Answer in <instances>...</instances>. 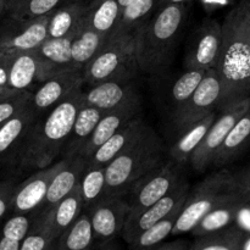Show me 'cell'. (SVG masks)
I'll list each match as a JSON object with an SVG mask.
<instances>
[{
    "mask_svg": "<svg viewBox=\"0 0 250 250\" xmlns=\"http://www.w3.org/2000/svg\"><path fill=\"white\" fill-rule=\"evenodd\" d=\"M39 116L29 104L9 121L0 125V164L15 163L22 143Z\"/></svg>",
    "mask_w": 250,
    "mask_h": 250,
    "instance_id": "ac0fdd59",
    "label": "cell"
},
{
    "mask_svg": "<svg viewBox=\"0 0 250 250\" xmlns=\"http://www.w3.org/2000/svg\"><path fill=\"white\" fill-rule=\"evenodd\" d=\"M217 114L212 112V114L208 115L203 120L198 121L193 126L188 127L187 129L180 134L177 141L171 146L170 148V158L171 160L175 161L178 165H185V164L189 163V159L192 154L194 153L195 149L199 146L204 139L205 134H207L208 129L212 125V122L216 119Z\"/></svg>",
    "mask_w": 250,
    "mask_h": 250,
    "instance_id": "f1b7e54d",
    "label": "cell"
},
{
    "mask_svg": "<svg viewBox=\"0 0 250 250\" xmlns=\"http://www.w3.org/2000/svg\"><path fill=\"white\" fill-rule=\"evenodd\" d=\"M45 81L43 61L36 51L14 55L9 67V88L17 92L32 90Z\"/></svg>",
    "mask_w": 250,
    "mask_h": 250,
    "instance_id": "ffe728a7",
    "label": "cell"
},
{
    "mask_svg": "<svg viewBox=\"0 0 250 250\" xmlns=\"http://www.w3.org/2000/svg\"><path fill=\"white\" fill-rule=\"evenodd\" d=\"M97 250H121V246H120L116 239H112V241L100 246Z\"/></svg>",
    "mask_w": 250,
    "mask_h": 250,
    "instance_id": "f6af8a7d",
    "label": "cell"
},
{
    "mask_svg": "<svg viewBox=\"0 0 250 250\" xmlns=\"http://www.w3.org/2000/svg\"><path fill=\"white\" fill-rule=\"evenodd\" d=\"M83 88L84 84L77 87L63 102L37 119L17 153L16 165L41 170L60 160L61 151L83 104Z\"/></svg>",
    "mask_w": 250,
    "mask_h": 250,
    "instance_id": "6da1fadb",
    "label": "cell"
},
{
    "mask_svg": "<svg viewBox=\"0 0 250 250\" xmlns=\"http://www.w3.org/2000/svg\"><path fill=\"white\" fill-rule=\"evenodd\" d=\"M234 225L239 227L244 233H250V204L244 203L242 205L238 211V215H237L236 224Z\"/></svg>",
    "mask_w": 250,
    "mask_h": 250,
    "instance_id": "b9f144b4",
    "label": "cell"
},
{
    "mask_svg": "<svg viewBox=\"0 0 250 250\" xmlns=\"http://www.w3.org/2000/svg\"><path fill=\"white\" fill-rule=\"evenodd\" d=\"M246 22L250 33V0H246Z\"/></svg>",
    "mask_w": 250,
    "mask_h": 250,
    "instance_id": "7dc6e473",
    "label": "cell"
},
{
    "mask_svg": "<svg viewBox=\"0 0 250 250\" xmlns=\"http://www.w3.org/2000/svg\"><path fill=\"white\" fill-rule=\"evenodd\" d=\"M243 204L244 200L238 194H236L231 199L226 200L208 212L193 229L192 234L194 237H202L229 229V226L236 224L237 215Z\"/></svg>",
    "mask_w": 250,
    "mask_h": 250,
    "instance_id": "83f0119b",
    "label": "cell"
},
{
    "mask_svg": "<svg viewBox=\"0 0 250 250\" xmlns=\"http://www.w3.org/2000/svg\"><path fill=\"white\" fill-rule=\"evenodd\" d=\"M48 212L51 236L54 239H58L82 215L83 200L80 185L62 198L53 209H49Z\"/></svg>",
    "mask_w": 250,
    "mask_h": 250,
    "instance_id": "484cf974",
    "label": "cell"
},
{
    "mask_svg": "<svg viewBox=\"0 0 250 250\" xmlns=\"http://www.w3.org/2000/svg\"><path fill=\"white\" fill-rule=\"evenodd\" d=\"M1 1H4L5 4H6V10H7L15 1H16V0H1Z\"/></svg>",
    "mask_w": 250,
    "mask_h": 250,
    "instance_id": "f5cc1de1",
    "label": "cell"
},
{
    "mask_svg": "<svg viewBox=\"0 0 250 250\" xmlns=\"http://www.w3.org/2000/svg\"><path fill=\"white\" fill-rule=\"evenodd\" d=\"M217 73L224 85L221 109L250 95V33L246 0L227 14L222 23V45Z\"/></svg>",
    "mask_w": 250,
    "mask_h": 250,
    "instance_id": "7a4b0ae2",
    "label": "cell"
},
{
    "mask_svg": "<svg viewBox=\"0 0 250 250\" xmlns=\"http://www.w3.org/2000/svg\"><path fill=\"white\" fill-rule=\"evenodd\" d=\"M236 192L246 204H250V166L232 172Z\"/></svg>",
    "mask_w": 250,
    "mask_h": 250,
    "instance_id": "ab89813d",
    "label": "cell"
},
{
    "mask_svg": "<svg viewBox=\"0 0 250 250\" xmlns=\"http://www.w3.org/2000/svg\"><path fill=\"white\" fill-rule=\"evenodd\" d=\"M72 39L73 38H46L36 54L44 63L46 80L62 71L73 68L72 66Z\"/></svg>",
    "mask_w": 250,
    "mask_h": 250,
    "instance_id": "d4e9b609",
    "label": "cell"
},
{
    "mask_svg": "<svg viewBox=\"0 0 250 250\" xmlns=\"http://www.w3.org/2000/svg\"><path fill=\"white\" fill-rule=\"evenodd\" d=\"M66 2L68 0H16L7 9V12L14 21H33L48 16Z\"/></svg>",
    "mask_w": 250,
    "mask_h": 250,
    "instance_id": "d590c367",
    "label": "cell"
},
{
    "mask_svg": "<svg viewBox=\"0 0 250 250\" xmlns=\"http://www.w3.org/2000/svg\"><path fill=\"white\" fill-rule=\"evenodd\" d=\"M222 97L224 85L217 70H208L189 99L171 117L173 127L181 134L188 127L215 112L216 107L221 109Z\"/></svg>",
    "mask_w": 250,
    "mask_h": 250,
    "instance_id": "ba28073f",
    "label": "cell"
},
{
    "mask_svg": "<svg viewBox=\"0 0 250 250\" xmlns=\"http://www.w3.org/2000/svg\"><path fill=\"white\" fill-rule=\"evenodd\" d=\"M188 1L189 0H160V2H159V9L170 4H187Z\"/></svg>",
    "mask_w": 250,
    "mask_h": 250,
    "instance_id": "bcb514c9",
    "label": "cell"
},
{
    "mask_svg": "<svg viewBox=\"0 0 250 250\" xmlns=\"http://www.w3.org/2000/svg\"><path fill=\"white\" fill-rule=\"evenodd\" d=\"M141 250H151V248H148V249H141Z\"/></svg>",
    "mask_w": 250,
    "mask_h": 250,
    "instance_id": "11a10c76",
    "label": "cell"
},
{
    "mask_svg": "<svg viewBox=\"0 0 250 250\" xmlns=\"http://www.w3.org/2000/svg\"><path fill=\"white\" fill-rule=\"evenodd\" d=\"M183 207H185V205H183ZM181 210H182V208L176 209L175 211L171 212V214L168 215V216H166L165 219H163L161 221H159L158 224H155L154 226H151L150 229H146L143 233L139 234L136 238V241L132 244H129L131 250L153 248V247H156L160 243H163L168 236L172 234L173 227H175Z\"/></svg>",
    "mask_w": 250,
    "mask_h": 250,
    "instance_id": "8d00e7d4",
    "label": "cell"
},
{
    "mask_svg": "<svg viewBox=\"0 0 250 250\" xmlns=\"http://www.w3.org/2000/svg\"><path fill=\"white\" fill-rule=\"evenodd\" d=\"M250 146V107L236 122L217 150L212 166L224 167L233 163Z\"/></svg>",
    "mask_w": 250,
    "mask_h": 250,
    "instance_id": "cb8c5ba5",
    "label": "cell"
},
{
    "mask_svg": "<svg viewBox=\"0 0 250 250\" xmlns=\"http://www.w3.org/2000/svg\"><path fill=\"white\" fill-rule=\"evenodd\" d=\"M189 192V183L183 178L165 197L139 211L138 214L129 216L122 229V239L128 246L133 243L137 237L143 233L146 229H150L151 226L165 219L176 209L183 208Z\"/></svg>",
    "mask_w": 250,
    "mask_h": 250,
    "instance_id": "8fae6325",
    "label": "cell"
},
{
    "mask_svg": "<svg viewBox=\"0 0 250 250\" xmlns=\"http://www.w3.org/2000/svg\"><path fill=\"white\" fill-rule=\"evenodd\" d=\"M56 241H58V239H56ZM56 241L51 242V243L49 244L48 248H46L45 250H55V248H56Z\"/></svg>",
    "mask_w": 250,
    "mask_h": 250,
    "instance_id": "db71d44e",
    "label": "cell"
},
{
    "mask_svg": "<svg viewBox=\"0 0 250 250\" xmlns=\"http://www.w3.org/2000/svg\"><path fill=\"white\" fill-rule=\"evenodd\" d=\"M187 15V4L166 5L137 32L136 56L141 72L159 75L172 62Z\"/></svg>",
    "mask_w": 250,
    "mask_h": 250,
    "instance_id": "3957f363",
    "label": "cell"
},
{
    "mask_svg": "<svg viewBox=\"0 0 250 250\" xmlns=\"http://www.w3.org/2000/svg\"><path fill=\"white\" fill-rule=\"evenodd\" d=\"M109 38L92 31L87 26L73 37L72 39V66L77 70H83L95 56L99 54Z\"/></svg>",
    "mask_w": 250,
    "mask_h": 250,
    "instance_id": "4dcf8cb0",
    "label": "cell"
},
{
    "mask_svg": "<svg viewBox=\"0 0 250 250\" xmlns=\"http://www.w3.org/2000/svg\"><path fill=\"white\" fill-rule=\"evenodd\" d=\"M87 214L89 215L95 243L99 248L121 236L131 214V208L124 197L110 198L93 207Z\"/></svg>",
    "mask_w": 250,
    "mask_h": 250,
    "instance_id": "4fadbf2b",
    "label": "cell"
},
{
    "mask_svg": "<svg viewBox=\"0 0 250 250\" xmlns=\"http://www.w3.org/2000/svg\"><path fill=\"white\" fill-rule=\"evenodd\" d=\"M32 90L17 92L5 99L0 100V125L5 124L10 119L31 104Z\"/></svg>",
    "mask_w": 250,
    "mask_h": 250,
    "instance_id": "f35d334b",
    "label": "cell"
},
{
    "mask_svg": "<svg viewBox=\"0 0 250 250\" xmlns=\"http://www.w3.org/2000/svg\"><path fill=\"white\" fill-rule=\"evenodd\" d=\"M132 0H117V2H119V5L121 6V9H124V7H126L127 5L131 2Z\"/></svg>",
    "mask_w": 250,
    "mask_h": 250,
    "instance_id": "f907efd6",
    "label": "cell"
},
{
    "mask_svg": "<svg viewBox=\"0 0 250 250\" xmlns=\"http://www.w3.org/2000/svg\"><path fill=\"white\" fill-rule=\"evenodd\" d=\"M70 159H60L48 167L41 168L16 186L12 197V214H29L38 211L45 200L54 177L67 165Z\"/></svg>",
    "mask_w": 250,
    "mask_h": 250,
    "instance_id": "7c38bea8",
    "label": "cell"
},
{
    "mask_svg": "<svg viewBox=\"0 0 250 250\" xmlns=\"http://www.w3.org/2000/svg\"><path fill=\"white\" fill-rule=\"evenodd\" d=\"M89 215L82 212L77 221L56 241L55 250H97Z\"/></svg>",
    "mask_w": 250,
    "mask_h": 250,
    "instance_id": "1f68e13d",
    "label": "cell"
},
{
    "mask_svg": "<svg viewBox=\"0 0 250 250\" xmlns=\"http://www.w3.org/2000/svg\"><path fill=\"white\" fill-rule=\"evenodd\" d=\"M17 93V90H12V89H0V100L5 99V98L10 97V95L15 94Z\"/></svg>",
    "mask_w": 250,
    "mask_h": 250,
    "instance_id": "c3c4849f",
    "label": "cell"
},
{
    "mask_svg": "<svg viewBox=\"0 0 250 250\" xmlns=\"http://www.w3.org/2000/svg\"><path fill=\"white\" fill-rule=\"evenodd\" d=\"M183 178L181 165L173 160L163 161L160 165L139 177L124 197L131 208L129 216L138 214L165 197Z\"/></svg>",
    "mask_w": 250,
    "mask_h": 250,
    "instance_id": "52a82bcc",
    "label": "cell"
},
{
    "mask_svg": "<svg viewBox=\"0 0 250 250\" xmlns=\"http://www.w3.org/2000/svg\"><path fill=\"white\" fill-rule=\"evenodd\" d=\"M207 71L185 70L180 77L176 78L170 84L167 94L165 95V105L170 117L173 116L176 111L189 99L190 95L194 93L199 83L204 78Z\"/></svg>",
    "mask_w": 250,
    "mask_h": 250,
    "instance_id": "d6a6232c",
    "label": "cell"
},
{
    "mask_svg": "<svg viewBox=\"0 0 250 250\" xmlns=\"http://www.w3.org/2000/svg\"><path fill=\"white\" fill-rule=\"evenodd\" d=\"M88 5L66 2L53 11L48 21V38H73L84 26Z\"/></svg>",
    "mask_w": 250,
    "mask_h": 250,
    "instance_id": "603a6c76",
    "label": "cell"
},
{
    "mask_svg": "<svg viewBox=\"0 0 250 250\" xmlns=\"http://www.w3.org/2000/svg\"><path fill=\"white\" fill-rule=\"evenodd\" d=\"M121 12L117 0H94L88 5L84 24L105 38H110L116 32Z\"/></svg>",
    "mask_w": 250,
    "mask_h": 250,
    "instance_id": "4316f807",
    "label": "cell"
},
{
    "mask_svg": "<svg viewBox=\"0 0 250 250\" xmlns=\"http://www.w3.org/2000/svg\"><path fill=\"white\" fill-rule=\"evenodd\" d=\"M141 72L136 56V36L115 33L97 56L82 70L84 85L107 81L136 80Z\"/></svg>",
    "mask_w": 250,
    "mask_h": 250,
    "instance_id": "5b68a950",
    "label": "cell"
},
{
    "mask_svg": "<svg viewBox=\"0 0 250 250\" xmlns=\"http://www.w3.org/2000/svg\"><path fill=\"white\" fill-rule=\"evenodd\" d=\"M149 128L150 126L146 125L141 116L129 121L121 129H119L111 138L107 139L100 148L97 149V151L88 160L87 167L109 165L127 146L143 137Z\"/></svg>",
    "mask_w": 250,
    "mask_h": 250,
    "instance_id": "d6986e66",
    "label": "cell"
},
{
    "mask_svg": "<svg viewBox=\"0 0 250 250\" xmlns=\"http://www.w3.org/2000/svg\"><path fill=\"white\" fill-rule=\"evenodd\" d=\"M94 0H68V2H77V4H83V5H89L90 2H93Z\"/></svg>",
    "mask_w": 250,
    "mask_h": 250,
    "instance_id": "681fc988",
    "label": "cell"
},
{
    "mask_svg": "<svg viewBox=\"0 0 250 250\" xmlns=\"http://www.w3.org/2000/svg\"><path fill=\"white\" fill-rule=\"evenodd\" d=\"M16 186L11 181H0V220L11 211L12 197Z\"/></svg>",
    "mask_w": 250,
    "mask_h": 250,
    "instance_id": "60d3db41",
    "label": "cell"
},
{
    "mask_svg": "<svg viewBox=\"0 0 250 250\" xmlns=\"http://www.w3.org/2000/svg\"><path fill=\"white\" fill-rule=\"evenodd\" d=\"M139 99L136 80L107 81L94 85H84L83 88L84 104L97 107L104 114Z\"/></svg>",
    "mask_w": 250,
    "mask_h": 250,
    "instance_id": "2e32d148",
    "label": "cell"
},
{
    "mask_svg": "<svg viewBox=\"0 0 250 250\" xmlns=\"http://www.w3.org/2000/svg\"><path fill=\"white\" fill-rule=\"evenodd\" d=\"M189 246L185 241L172 242V243H160L159 246L153 247L151 250H188Z\"/></svg>",
    "mask_w": 250,
    "mask_h": 250,
    "instance_id": "ee69618b",
    "label": "cell"
},
{
    "mask_svg": "<svg viewBox=\"0 0 250 250\" xmlns=\"http://www.w3.org/2000/svg\"><path fill=\"white\" fill-rule=\"evenodd\" d=\"M49 16L27 22L11 20L0 31V54L14 56L36 50L48 38Z\"/></svg>",
    "mask_w": 250,
    "mask_h": 250,
    "instance_id": "5bb4252c",
    "label": "cell"
},
{
    "mask_svg": "<svg viewBox=\"0 0 250 250\" xmlns=\"http://www.w3.org/2000/svg\"><path fill=\"white\" fill-rule=\"evenodd\" d=\"M83 200V212L104 200L106 189V166L87 167L80 183Z\"/></svg>",
    "mask_w": 250,
    "mask_h": 250,
    "instance_id": "e575fe53",
    "label": "cell"
},
{
    "mask_svg": "<svg viewBox=\"0 0 250 250\" xmlns=\"http://www.w3.org/2000/svg\"><path fill=\"white\" fill-rule=\"evenodd\" d=\"M56 239L51 236L48 210L39 209L31 231L21 243L20 250H45Z\"/></svg>",
    "mask_w": 250,
    "mask_h": 250,
    "instance_id": "74e56055",
    "label": "cell"
},
{
    "mask_svg": "<svg viewBox=\"0 0 250 250\" xmlns=\"http://www.w3.org/2000/svg\"><path fill=\"white\" fill-rule=\"evenodd\" d=\"M104 112L94 106L84 104L83 102L80 111H78L72 129L67 137L60 159H72L80 154L84 144L94 132L98 122L100 121Z\"/></svg>",
    "mask_w": 250,
    "mask_h": 250,
    "instance_id": "7402d4cb",
    "label": "cell"
},
{
    "mask_svg": "<svg viewBox=\"0 0 250 250\" xmlns=\"http://www.w3.org/2000/svg\"><path fill=\"white\" fill-rule=\"evenodd\" d=\"M222 45V24L207 19L190 34L183 59L185 70L208 71L216 68Z\"/></svg>",
    "mask_w": 250,
    "mask_h": 250,
    "instance_id": "30bf717a",
    "label": "cell"
},
{
    "mask_svg": "<svg viewBox=\"0 0 250 250\" xmlns=\"http://www.w3.org/2000/svg\"><path fill=\"white\" fill-rule=\"evenodd\" d=\"M165 161V146L159 134L149 128L143 137L127 146L106 165L105 199L125 197L131 186Z\"/></svg>",
    "mask_w": 250,
    "mask_h": 250,
    "instance_id": "277c9868",
    "label": "cell"
},
{
    "mask_svg": "<svg viewBox=\"0 0 250 250\" xmlns=\"http://www.w3.org/2000/svg\"><path fill=\"white\" fill-rule=\"evenodd\" d=\"M7 10H6V4H5L4 1H1V0H0V16H1L2 14H4V12H6Z\"/></svg>",
    "mask_w": 250,
    "mask_h": 250,
    "instance_id": "816d5d0a",
    "label": "cell"
},
{
    "mask_svg": "<svg viewBox=\"0 0 250 250\" xmlns=\"http://www.w3.org/2000/svg\"><path fill=\"white\" fill-rule=\"evenodd\" d=\"M236 194L233 177L229 171H217L205 177L188 194L173 227L172 236L192 233L208 212Z\"/></svg>",
    "mask_w": 250,
    "mask_h": 250,
    "instance_id": "8992f818",
    "label": "cell"
},
{
    "mask_svg": "<svg viewBox=\"0 0 250 250\" xmlns=\"http://www.w3.org/2000/svg\"><path fill=\"white\" fill-rule=\"evenodd\" d=\"M244 232L236 225L207 236L197 237L188 250H242Z\"/></svg>",
    "mask_w": 250,
    "mask_h": 250,
    "instance_id": "836d02e7",
    "label": "cell"
},
{
    "mask_svg": "<svg viewBox=\"0 0 250 250\" xmlns=\"http://www.w3.org/2000/svg\"><path fill=\"white\" fill-rule=\"evenodd\" d=\"M249 107L250 95L222 107L220 115H217L215 121L208 129L203 142L190 156L189 164L195 171L204 172L208 167L212 166L215 155L226 139L227 134L231 132L236 122L246 114Z\"/></svg>",
    "mask_w": 250,
    "mask_h": 250,
    "instance_id": "9c48e42d",
    "label": "cell"
},
{
    "mask_svg": "<svg viewBox=\"0 0 250 250\" xmlns=\"http://www.w3.org/2000/svg\"><path fill=\"white\" fill-rule=\"evenodd\" d=\"M141 99L134 102L127 103L122 106L116 107L111 111L105 112L102 116L100 121L98 122L94 132L88 139L87 143L82 148L78 155L83 156L84 159L89 160L90 156L97 151L98 148L103 146L109 138H111L119 129H121L125 125L128 124L136 117L141 116Z\"/></svg>",
    "mask_w": 250,
    "mask_h": 250,
    "instance_id": "e0dca14e",
    "label": "cell"
},
{
    "mask_svg": "<svg viewBox=\"0 0 250 250\" xmlns=\"http://www.w3.org/2000/svg\"><path fill=\"white\" fill-rule=\"evenodd\" d=\"M159 2L160 0H132L126 7L122 9L115 33L136 36L137 32L158 11Z\"/></svg>",
    "mask_w": 250,
    "mask_h": 250,
    "instance_id": "f546056e",
    "label": "cell"
},
{
    "mask_svg": "<svg viewBox=\"0 0 250 250\" xmlns=\"http://www.w3.org/2000/svg\"><path fill=\"white\" fill-rule=\"evenodd\" d=\"M12 56L1 55L0 54V89H10L9 88V67Z\"/></svg>",
    "mask_w": 250,
    "mask_h": 250,
    "instance_id": "7bdbcfd3",
    "label": "cell"
},
{
    "mask_svg": "<svg viewBox=\"0 0 250 250\" xmlns=\"http://www.w3.org/2000/svg\"><path fill=\"white\" fill-rule=\"evenodd\" d=\"M83 84L82 70L68 68L56 73L32 90L31 106L38 115L45 114L63 102L76 88Z\"/></svg>",
    "mask_w": 250,
    "mask_h": 250,
    "instance_id": "9a60e30c",
    "label": "cell"
},
{
    "mask_svg": "<svg viewBox=\"0 0 250 250\" xmlns=\"http://www.w3.org/2000/svg\"><path fill=\"white\" fill-rule=\"evenodd\" d=\"M87 165L88 160L83 156L77 155L70 159L67 165L54 177L41 209H53L62 198L72 192L81 183V180L87 170Z\"/></svg>",
    "mask_w": 250,
    "mask_h": 250,
    "instance_id": "44dd1931",
    "label": "cell"
}]
</instances>
